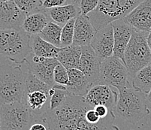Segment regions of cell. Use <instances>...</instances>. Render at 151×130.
<instances>
[{"instance_id": "6da1fadb", "label": "cell", "mask_w": 151, "mask_h": 130, "mask_svg": "<svg viewBox=\"0 0 151 130\" xmlns=\"http://www.w3.org/2000/svg\"><path fill=\"white\" fill-rule=\"evenodd\" d=\"M90 107L83 96L69 94L59 108L44 111L40 120L48 130H120L114 124L116 118L114 111L97 123L90 121L86 117Z\"/></svg>"}, {"instance_id": "7a4b0ae2", "label": "cell", "mask_w": 151, "mask_h": 130, "mask_svg": "<svg viewBox=\"0 0 151 130\" xmlns=\"http://www.w3.org/2000/svg\"><path fill=\"white\" fill-rule=\"evenodd\" d=\"M118 98L114 108L115 115L124 121L136 124L149 115L147 94L133 87L117 90Z\"/></svg>"}, {"instance_id": "3957f363", "label": "cell", "mask_w": 151, "mask_h": 130, "mask_svg": "<svg viewBox=\"0 0 151 130\" xmlns=\"http://www.w3.org/2000/svg\"><path fill=\"white\" fill-rule=\"evenodd\" d=\"M30 35L22 28L0 29V57L16 64L25 62L32 53L29 45Z\"/></svg>"}, {"instance_id": "277c9868", "label": "cell", "mask_w": 151, "mask_h": 130, "mask_svg": "<svg viewBox=\"0 0 151 130\" xmlns=\"http://www.w3.org/2000/svg\"><path fill=\"white\" fill-rule=\"evenodd\" d=\"M26 90V72L19 65H0V104L23 102Z\"/></svg>"}, {"instance_id": "5b68a950", "label": "cell", "mask_w": 151, "mask_h": 130, "mask_svg": "<svg viewBox=\"0 0 151 130\" xmlns=\"http://www.w3.org/2000/svg\"><path fill=\"white\" fill-rule=\"evenodd\" d=\"M144 0H99L97 8L87 16L96 29H100L114 20L123 19Z\"/></svg>"}, {"instance_id": "8992f818", "label": "cell", "mask_w": 151, "mask_h": 130, "mask_svg": "<svg viewBox=\"0 0 151 130\" xmlns=\"http://www.w3.org/2000/svg\"><path fill=\"white\" fill-rule=\"evenodd\" d=\"M148 33L133 29L125 50L123 62L127 67L131 81L141 68L151 64V50L147 40Z\"/></svg>"}, {"instance_id": "52a82bcc", "label": "cell", "mask_w": 151, "mask_h": 130, "mask_svg": "<svg viewBox=\"0 0 151 130\" xmlns=\"http://www.w3.org/2000/svg\"><path fill=\"white\" fill-rule=\"evenodd\" d=\"M35 114L23 102L3 104L0 107V130H29Z\"/></svg>"}, {"instance_id": "ba28073f", "label": "cell", "mask_w": 151, "mask_h": 130, "mask_svg": "<svg viewBox=\"0 0 151 130\" xmlns=\"http://www.w3.org/2000/svg\"><path fill=\"white\" fill-rule=\"evenodd\" d=\"M97 84H105L116 90L132 87L126 64L121 59L114 55L101 62Z\"/></svg>"}, {"instance_id": "9c48e42d", "label": "cell", "mask_w": 151, "mask_h": 130, "mask_svg": "<svg viewBox=\"0 0 151 130\" xmlns=\"http://www.w3.org/2000/svg\"><path fill=\"white\" fill-rule=\"evenodd\" d=\"M25 62L27 65V70L35 75L38 78L52 87L56 84L53 73L56 66L60 63L57 59L38 57L32 53L27 57Z\"/></svg>"}, {"instance_id": "30bf717a", "label": "cell", "mask_w": 151, "mask_h": 130, "mask_svg": "<svg viewBox=\"0 0 151 130\" xmlns=\"http://www.w3.org/2000/svg\"><path fill=\"white\" fill-rule=\"evenodd\" d=\"M105 84H96L91 87L87 93L84 96L85 102L90 106L95 108L97 105H105L114 111L118 98L116 89Z\"/></svg>"}, {"instance_id": "8fae6325", "label": "cell", "mask_w": 151, "mask_h": 130, "mask_svg": "<svg viewBox=\"0 0 151 130\" xmlns=\"http://www.w3.org/2000/svg\"><path fill=\"white\" fill-rule=\"evenodd\" d=\"M90 46L101 62L105 59L114 55V28L112 24H109L100 29L97 30L96 34L92 40Z\"/></svg>"}, {"instance_id": "7c38bea8", "label": "cell", "mask_w": 151, "mask_h": 130, "mask_svg": "<svg viewBox=\"0 0 151 130\" xmlns=\"http://www.w3.org/2000/svg\"><path fill=\"white\" fill-rule=\"evenodd\" d=\"M101 64V62L90 45L82 47L78 69L84 74L92 87L98 83Z\"/></svg>"}, {"instance_id": "4fadbf2b", "label": "cell", "mask_w": 151, "mask_h": 130, "mask_svg": "<svg viewBox=\"0 0 151 130\" xmlns=\"http://www.w3.org/2000/svg\"><path fill=\"white\" fill-rule=\"evenodd\" d=\"M123 19L137 31L150 32L151 0H144Z\"/></svg>"}, {"instance_id": "5bb4252c", "label": "cell", "mask_w": 151, "mask_h": 130, "mask_svg": "<svg viewBox=\"0 0 151 130\" xmlns=\"http://www.w3.org/2000/svg\"><path fill=\"white\" fill-rule=\"evenodd\" d=\"M27 15L13 0L0 2V29H20Z\"/></svg>"}, {"instance_id": "9a60e30c", "label": "cell", "mask_w": 151, "mask_h": 130, "mask_svg": "<svg viewBox=\"0 0 151 130\" xmlns=\"http://www.w3.org/2000/svg\"><path fill=\"white\" fill-rule=\"evenodd\" d=\"M111 24L114 28V56L119 57L123 61L125 50L131 39L134 29L123 18L114 20Z\"/></svg>"}, {"instance_id": "2e32d148", "label": "cell", "mask_w": 151, "mask_h": 130, "mask_svg": "<svg viewBox=\"0 0 151 130\" xmlns=\"http://www.w3.org/2000/svg\"><path fill=\"white\" fill-rule=\"evenodd\" d=\"M96 32L88 16L80 14L75 19L73 45L81 47L90 45Z\"/></svg>"}, {"instance_id": "e0dca14e", "label": "cell", "mask_w": 151, "mask_h": 130, "mask_svg": "<svg viewBox=\"0 0 151 130\" xmlns=\"http://www.w3.org/2000/svg\"><path fill=\"white\" fill-rule=\"evenodd\" d=\"M45 9L50 20L62 27L69 20L76 19L79 15L81 14L77 3H68L63 6Z\"/></svg>"}, {"instance_id": "ac0fdd59", "label": "cell", "mask_w": 151, "mask_h": 130, "mask_svg": "<svg viewBox=\"0 0 151 130\" xmlns=\"http://www.w3.org/2000/svg\"><path fill=\"white\" fill-rule=\"evenodd\" d=\"M50 21L51 20L45 9H42L27 15L22 29L30 35H38Z\"/></svg>"}, {"instance_id": "d6986e66", "label": "cell", "mask_w": 151, "mask_h": 130, "mask_svg": "<svg viewBox=\"0 0 151 130\" xmlns=\"http://www.w3.org/2000/svg\"><path fill=\"white\" fill-rule=\"evenodd\" d=\"M68 72L70 83L67 90L74 96H84L92 87L84 74L78 68H68Z\"/></svg>"}, {"instance_id": "ffe728a7", "label": "cell", "mask_w": 151, "mask_h": 130, "mask_svg": "<svg viewBox=\"0 0 151 130\" xmlns=\"http://www.w3.org/2000/svg\"><path fill=\"white\" fill-rule=\"evenodd\" d=\"M29 45L32 53L46 58H57L60 48L42 39L39 35H30Z\"/></svg>"}, {"instance_id": "44dd1931", "label": "cell", "mask_w": 151, "mask_h": 130, "mask_svg": "<svg viewBox=\"0 0 151 130\" xmlns=\"http://www.w3.org/2000/svg\"><path fill=\"white\" fill-rule=\"evenodd\" d=\"M82 47L71 45L68 47H62L57 57V60L67 69L78 68L81 57Z\"/></svg>"}, {"instance_id": "7402d4cb", "label": "cell", "mask_w": 151, "mask_h": 130, "mask_svg": "<svg viewBox=\"0 0 151 130\" xmlns=\"http://www.w3.org/2000/svg\"><path fill=\"white\" fill-rule=\"evenodd\" d=\"M49 96L42 91H32L24 95L23 102L33 112L35 115L43 113V108Z\"/></svg>"}, {"instance_id": "603a6c76", "label": "cell", "mask_w": 151, "mask_h": 130, "mask_svg": "<svg viewBox=\"0 0 151 130\" xmlns=\"http://www.w3.org/2000/svg\"><path fill=\"white\" fill-rule=\"evenodd\" d=\"M132 86L148 94L151 90V64L141 68L132 80Z\"/></svg>"}, {"instance_id": "cb8c5ba5", "label": "cell", "mask_w": 151, "mask_h": 130, "mask_svg": "<svg viewBox=\"0 0 151 130\" xmlns=\"http://www.w3.org/2000/svg\"><path fill=\"white\" fill-rule=\"evenodd\" d=\"M63 27L53 21H50L38 35L46 42L61 48V34Z\"/></svg>"}, {"instance_id": "d4e9b609", "label": "cell", "mask_w": 151, "mask_h": 130, "mask_svg": "<svg viewBox=\"0 0 151 130\" xmlns=\"http://www.w3.org/2000/svg\"><path fill=\"white\" fill-rule=\"evenodd\" d=\"M69 94V92L67 90L65 86L60 85V84H55L54 86H53L49 91V97H50L49 110H55L60 105H63Z\"/></svg>"}, {"instance_id": "484cf974", "label": "cell", "mask_w": 151, "mask_h": 130, "mask_svg": "<svg viewBox=\"0 0 151 130\" xmlns=\"http://www.w3.org/2000/svg\"><path fill=\"white\" fill-rule=\"evenodd\" d=\"M51 88L52 86L38 78L29 70L26 72L25 94L32 91H42L49 96V91Z\"/></svg>"}, {"instance_id": "4316f807", "label": "cell", "mask_w": 151, "mask_h": 130, "mask_svg": "<svg viewBox=\"0 0 151 130\" xmlns=\"http://www.w3.org/2000/svg\"><path fill=\"white\" fill-rule=\"evenodd\" d=\"M75 24V19H72L63 27L61 34V48L73 45Z\"/></svg>"}, {"instance_id": "83f0119b", "label": "cell", "mask_w": 151, "mask_h": 130, "mask_svg": "<svg viewBox=\"0 0 151 130\" xmlns=\"http://www.w3.org/2000/svg\"><path fill=\"white\" fill-rule=\"evenodd\" d=\"M20 11L28 15L43 9V0H13Z\"/></svg>"}, {"instance_id": "f1b7e54d", "label": "cell", "mask_w": 151, "mask_h": 130, "mask_svg": "<svg viewBox=\"0 0 151 130\" xmlns=\"http://www.w3.org/2000/svg\"><path fill=\"white\" fill-rule=\"evenodd\" d=\"M53 78L56 84H60L65 87L69 85V75L68 69L61 63H59L55 68Z\"/></svg>"}, {"instance_id": "f546056e", "label": "cell", "mask_w": 151, "mask_h": 130, "mask_svg": "<svg viewBox=\"0 0 151 130\" xmlns=\"http://www.w3.org/2000/svg\"><path fill=\"white\" fill-rule=\"evenodd\" d=\"M99 0H79L78 4L82 15L87 16L96 9Z\"/></svg>"}, {"instance_id": "4dcf8cb0", "label": "cell", "mask_w": 151, "mask_h": 130, "mask_svg": "<svg viewBox=\"0 0 151 130\" xmlns=\"http://www.w3.org/2000/svg\"><path fill=\"white\" fill-rule=\"evenodd\" d=\"M69 3V0H44L42 4L43 9H52L55 7L63 6Z\"/></svg>"}, {"instance_id": "1f68e13d", "label": "cell", "mask_w": 151, "mask_h": 130, "mask_svg": "<svg viewBox=\"0 0 151 130\" xmlns=\"http://www.w3.org/2000/svg\"><path fill=\"white\" fill-rule=\"evenodd\" d=\"M94 109L96 111V113H98V115L101 118H105L110 113L114 111L110 110L108 107L105 106V105H97V106L95 107Z\"/></svg>"}, {"instance_id": "d6a6232c", "label": "cell", "mask_w": 151, "mask_h": 130, "mask_svg": "<svg viewBox=\"0 0 151 130\" xmlns=\"http://www.w3.org/2000/svg\"><path fill=\"white\" fill-rule=\"evenodd\" d=\"M29 130H47V129L42 124L37 123V124H33L30 126Z\"/></svg>"}, {"instance_id": "836d02e7", "label": "cell", "mask_w": 151, "mask_h": 130, "mask_svg": "<svg viewBox=\"0 0 151 130\" xmlns=\"http://www.w3.org/2000/svg\"><path fill=\"white\" fill-rule=\"evenodd\" d=\"M147 101L148 106L151 108V90L148 94H147Z\"/></svg>"}, {"instance_id": "e575fe53", "label": "cell", "mask_w": 151, "mask_h": 130, "mask_svg": "<svg viewBox=\"0 0 151 130\" xmlns=\"http://www.w3.org/2000/svg\"><path fill=\"white\" fill-rule=\"evenodd\" d=\"M147 40L148 45H149L150 48V50H151V31L149 32V33H148L147 38Z\"/></svg>"}, {"instance_id": "d590c367", "label": "cell", "mask_w": 151, "mask_h": 130, "mask_svg": "<svg viewBox=\"0 0 151 130\" xmlns=\"http://www.w3.org/2000/svg\"><path fill=\"white\" fill-rule=\"evenodd\" d=\"M79 0H69V3H77Z\"/></svg>"}, {"instance_id": "8d00e7d4", "label": "cell", "mask_w": 151, "mask_h": 130, "mask_svg": "<svg viewBox=\"0 0 151 130\" xmlns=\"http://www.w3.org/2000/svg\"><path fill=\"white\" fill-rule=\"evenodd\" d=\"M7 1H11V0H0V2H7Z\"/></svg>"}, {"instance_id": "74e56055", "label": "cell", "mask_w": 151, "mask_h": 130, "mask_svg": "<svg viewBox=\"0 0 151 130\" xmlns=\"http://www.w3.org/2000/svg\"><path fill=\"white\" fill-rule=\"evenodd\" d=\"M0 129H1V123H0Z\"/></svg>"}]
</instances>
